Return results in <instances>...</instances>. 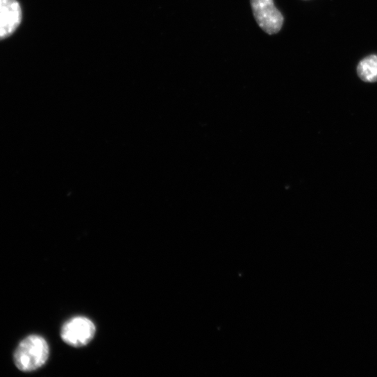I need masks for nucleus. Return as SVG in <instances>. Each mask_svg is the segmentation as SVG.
<instances>
[{
  "mask_svg": "<svg viewBox=\"0 0 377 377\" xmlns=\"http://www.w3.org/2000/svg\"><path fill=\"white\" fill-rule=\"evenodd\" d=\"M96 328L86 317H77L67 321L61 330V337L67 344L81 347L87 345L94 337Z\"/></svg>",
  "mask_w": 377,
  "mask_h": 377,
  "instance_id": "nucleus-3",
  "label": "nucleus"
},
{
  "mask_svg": "<svg viewBox=\"0 0 377 377\" xmlns=\"http://www.w3.org/2000/svg\"><path fill=\"white\" fill-rule=\"evenodd\" d=\"M22 9L18 0H0V40L12 35L22 22Z\"/></svg>",
  "mask_w": 377,
  "mask_h": 377,
  "instance_id": "nucleus-4",
  "label": "nucleus"
},
{
  "mask_svg": "<svg viewBox=\"0 0 377 377\" xmlns=\"http://www.w3.org/2000/svg\"><path fill=\"white\" fill-rule=\"evenodd\" d=\"M357 74L365 82H377V55H370L363 58L358 65Z\"/></svg>",
  "mask_w": 377,
  "mask_h": 377,
  "instance_id": "nucleus-5",
  "label": "nucleus"
},
{
  "mask_svg": "<svg viewBox=\"0 0 377 377\" xmlns=\"http://www.w3.org/2000/svg\"><path fill=\"white\" fill-rule=\"evenodd\" d=\"M49 355V346L46 340L37 335L25 338L15 353V362L23 371H33L42 367Z\"/></svg>",
  "mask_w": 377,
  "mask_h": 377,
  "instance_id": "nucleus-1",
  "label": "nucleus"
},
{
  "mask_svg": "<svg viewBox=\"0 0 377 377\" xmlns=\"http://www.w3.org/2000/svg\"><path fill=\"white\" fill-rule=\"evenodd\" d=\"M254 17L260 28L269 35L280 33L285 19L274 0H250Z\"/></svg>",
  "mask_w": 377,
  "mask_h": 377,
  "instance_id": "nucleus-2",
  "label": "nucleus"
}]
</instances>
